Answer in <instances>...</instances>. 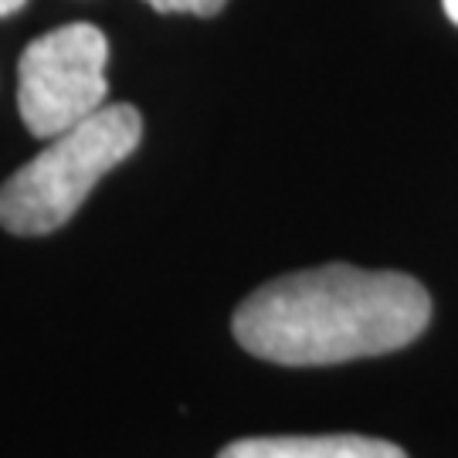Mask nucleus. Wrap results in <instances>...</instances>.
<instances>
[{"label": "nucleus", "instance_id": "obj_6", "mask_svg": "<svg viewBox=\"0 0 458 458\" xmlns=\"http://www.w3.org/2000/svg\"><path fill=\"white\" fill-rule=\"evenodd\" d=\"M24 7V0H0V17L14 14V11H21Z\"/></svg>", "mask_w": 458, "mask_h": 458}, {"label": "nucleus", "instance_id": "obj_3", "mask_svg": "<svg viewBox=\"0 0 458 458\" xmlns=\"http://www.w3.org/2000/svg\"><path fill=\"white\" fill-rule=\"evenodd\" d=\"M106 58V34L85 21L34 38L17 62V109L28 132L55 140L98 113L109 96Z\"/></svg>", "mask_w": 458, "mask_h": 458}, {"label": "nucleus", "instance_id": "obj_4", "mask_svg": "<svg viewBox=\"0 0 458 458\" xmlns=\"http://www.w3.org/2000/svg\"><path fill=\"white\" fill-rule=\"evenodd\" d=\"M217 458H408L397 445L363 435H278L242 438Z\"/></svg>", "mask_w": 458, "mask_h": 458}, {"label": "nucleus", "instance_id": "obj_2", "mask_svg": "<svg viewBox=\"0 0 458 458\" xmlns=\"http://www.w3.org/2000/svg\"><path fill=\"white\" fill-rule=\"evenodd\" d=\"M143 140V115L130 102L102 106L79 126L0 183V228L11 234H48L72 221L85 197Z\"/></svg>", "mask_w": 458, "mask_h": 458}, {"label": "nucleus", "instance_id": "obj_1", "mask_svg": "<svg viewBox=\"0 0 458 458\" xmlns=\"http://www.w3.org/2000/svg\"><path fill=\"white\" fill-rule=\"evenodd\" d=\"M431 299L404 272L323 265L272 278L238 306L231 329L251 357L327 367L394 353L425 333Z\"/></svg>", "mask_w": 458, "mask_h": 458}, {"label": "nucleus", "instance_id": "obj_5", "mask_svg": "<svg viewBox=\"0 0 458 458\" xmlns=\"http://www.w3.org/2000/svg\"><path fill=\"white\" fill-rule=\"evenodd\" d=\"M153 11L160 14H197V17H214L228 0H147Z\"/></svg>", "mask_w": 458, "mask_h": 458}, {"label": "nucleus", "instance_id": "obj_7", "mask_svg": "<svg viewBox=\"0 0 458 458\" xmlns=\"http://www.w3.org/2000/svg\"><path fill=\"white\" fill-rule=\"evenodd\" d=\"M445 14H448V21H455L458 24V0H442Z\"/></svg>", "mask_w": 458, "mask_h": 458}]
</instances>
